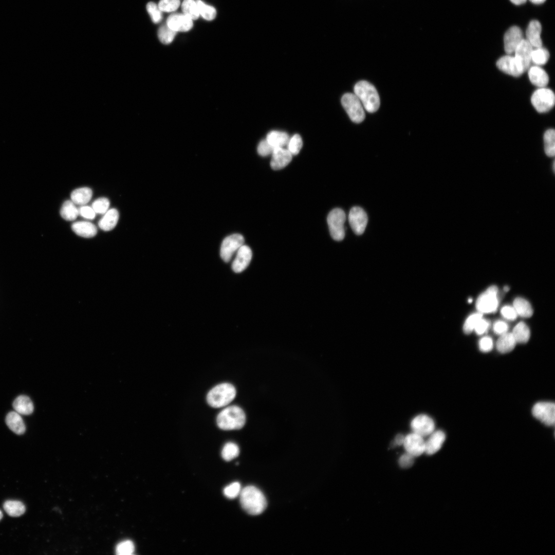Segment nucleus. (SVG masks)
Instances as JSON below:
<instances>
[{
  "instance_id": "nucleus-1",
  "label": "nucleus",
  "mask_w": 555,
  "mask_h": 555,
  "mask_svg": "<svg viewBox=\"0 0 555 555\" xmlns=\"http://www.w3.org/2000/svg\"><path fill=\"white\" fill-rule=\"evenodd\" d=\"M239 499L242 508L251 515L262 513L267 506L265 496L260 489L253 486H248L242 489Z\"/></svg>"
},
{
  "instance_id": "nucleus-2",
  "label": "nucleus",
  "mask_w": 555,
  "mask_h": 555,
  "mask_svg": "<svg viewBox=\"0 0 555 555\" xmlns=\"http://www.w3.org/2000/svg\"><path fill=\"white\" fill-rule=\"evenodd\" d=\"M246 415L239 406L232 405L223 410L217 415L216 422L223 430H239L246 423Z\"/></svg>"
},
{
  "instance_id": "nucleus-3",
  "label": "nucleus",
  "mask_w": 555,
  "mask_h": 555,
  "mask_svg": "<svg viewBox=\"0 0 555 555\" xmlns=\"http://www.w3.org/2000/svg\"><path fill=\"white\" fill-rule=\"evenodd\" d=\"M355 95L361 101L364 108L369 113H374L380 106V98L376 88L366 81H361L354 86Z\"/></svg>"
},
{
  "instance_id": "nucleus-4",
  "label": "nucleus",
  "mask_w": 555,
  "mask_h": 555,
  "mask_svg": "<svg viewBox=\"0 0 555 555\" xmlns=\"http://www.w3.org/2000/svg\"><path fill=\"white\" fill-rule=\"evenodd\" d=\"M236 389L231 384L223 383L216 385L208 393L207 401L212 407L218 408L229 404L235 397Z\"/></svg>"
},
{
  "instance_id": "nucleus-5",
  "label": "nucleus",
  "mask_w": 555,
  "mask_h": 555,
  "mask_svg": "<svg viewBox=\"0 0 555 555\" xmlns=\"http://www.w3.org/2000/svg\"><path fill=\"white\" fill-rule=\"evenodd\" d=\"M345 219V214L340 208L334 209L329 213L327 221L330 235L334 240L341 241L344 238Z\"/></svg>"
},
{
  "instance_id": "nucleus-6",
  "label": "nucleus",
  "mask_w": 555,
  "mask_h": 555,
  "mask_svg": "<svg viewBox=\"0 0 555 555\" xmlns=\"http://www.w3.org/2000/svg\"><path fill=\"white\" fill-rule=\"evenodd\" d=\"M342 105L349 117L355 123L362 122L365 117L364 107L358 98L354 94L346 93L341 99Z\"/></svg>"
},
{
  "instance_id": "nucleus-7",
  "label": "nucleus",
  "mask_w": 555,
  "mask_h": 555,
  "mask_svg": "<svg viewBox=\"0 0 555 555\" xmlns=\"http://www.w3.org/2000/svg\"><path fill=\"white\" fill-rule=\"evenodd\" d=\"M531 102L535 109L539 113H546L550 110L555 103V96L552 90L540 87L532 95Z\"/></svg>"
},
{
  "instance_id": "nucleus-8",
  "label": "nucleus",
  "mask_w": 555,
  "mask_h": 555,
  "mask_svg": "<svg viewBox=\"0 0 555 555\" xmlns=\"http://www.w3.org/2000/svg\"><path fill=\"white\" fill-rule=\"evenodd\" d=\"M497 286H490L486 291L482 293L477 298L476 307L479 312L490 313L496 310L498 306Z\"/></svg>"
},
{
  "instance_id": "nucleus-9",
  "label": "nucleus",
  "mask_w": 555,
  "mask_h": 555,
  "mask_svg": "<svg viewBox=\"0 0 555 555\" xmlns=\"http://www.w3.org/2000/svg\"><path fill=\"white\" fill-rule=\"evenodd\" d=\"M533 416L541 422L548 426L554 425L555 421V405L551 402H539L532 409Z\"/></svg>"
},
{
  "instance_id": "nucleus-10",
  "label": "nucleus",
  "mask_w": 555,
  "mask_h": 555,
  "mask_svg": "<svg viewBox=\"0 0 555 555\" xmlns=\"http://www.w3.org/2000/svg\"><path fill=\"white\" fill-rule=\"evenodd\" d=\"M244 243V238L240 234H233L226 237L223 241L220 255L225 262H229L233 254Z\"/></svg>"
},
{
  "instance_id": "nucleus-11",
  "label": "nucleus",
  "mask_w": 555,
  "mask_h": 555,
  "mask_svg": "<svg viewBox=\"0 0 555 555\" xmlns=\"http://www.w3.org/2000/svg\"><path fill=\"white\" fill-rule=\"evenodd\" d=\"M348 221L353 232L357 235H361L366 227L368 217L362 208L354 207L349 212Z\"/></svg>"
},
{
  "instance_id": "nucleus-12",
  "label": "nucleus",
  "mask_w": 555,
  "mask_h": 555,
  "mask_svg": "<svg viewBox=\"0 0 555 555\" xmlns=\"http://www.w3.org/2000/svg\"><path fill=\"white\" fill-rule=\"evenodd\" d=\"M435 427L433 419L425 414L415 416L411 422L413 432L423 437L431 434L435 430Z\"/></svg>"
},
{
  "instance_id": "nucleus-13",
  "label": "nucleus",
  "mask_w": 555,
  "mask_h": 555,
  "mask_svg": "<svg viewBox=\"0 0 555 555\" xmlns=\"http://www.w3.org/2000/svg\"><path fill=\"white\" fill-rule=\"evenodd\" d=\"M403 446L406 452L415 457L424 453L423 437L413 432L405 436Z\"/></svg>"
},
{
  "instance_id": "nucleus-14",
  "label": "nucleus",
  "mask_w": 555,
  "mask_h": 555,
  "mask_svg": "<svg viewBox=\"0 0 555 555\" xmlns=\"http://www.w3.org/2000/svg\"><path fill=\"white\" fill-rule=\"evenodd\" d=\"M496 66L503 72L513 77H519L524 72L515 57L510 54L499 58L496 62Z\"/></svg>"
},
{
  "instance_id": "nucleus-15",
  "label": "nucleus",
  "mask_w": 555,
  "mask_h": 555,
  "mask_svg": "<svg viewBox=\"0 0 555 555\" xmlns=\"http://www.w3.org/2000/svg\"><path fill=\"white\" fill-rule=\"evenodd\" d=\"M523 32L516 26L510 27L504 36V49L508 54L514 53L516 48L523 40Z\"/></svg>"
},
{
  "instance_id": "nucleus-16",
  "label": "nucleus",
  "mask_w": 555,
  "mask_h": 555,
  "mask_svg": "<svg viewBox=\"0 0 555 555\" xmlns=\"http://www.w3.org/2000/svg\"><path fill=\"white\" fill-rule=\"evenodd\" d=\"M533 47L526 40L523 39L514 51V57L521 65L524 72L530 66L531 54Z\"/></svg>"
},
{
  "instance_id": "nucleus-17",
  "label": "nucleus",
  "mask_w": 555,
  "mask_h": 555,
  "mask_svg": "<svg viewBox=\"0 0 555 555\" xmlns=\"http://www.w3.org/2000/svg\"><path fill=\"white\" fill-rule=\"evenodd\" d=\"M252 256L250 247L243 245L236 251V256L232 264V269L236 273L245 270L249 265Z\"/></svg>"
},
{
  "instance_id": "nucleus-18",
  "label": "nucleus",
  "mask_w": 555,
  "mask_h": 555,
  "mask_svg": "<svg viewBox=\"0 0 555 555\" xmlns=\"http://www.w3.org/2000/svg\"><path fill=\"white\" fill-rule=\"evenodd\" d=\"M193 20L183 13H173L167 18L166 24L172 30L185 32L193 27Z\"/></svg>"
},
{
  "instance_id": "nucleus-19",
  "label": "nucleus",
  "mask_w": 555,
  "mask_h": 555,
  "mask_svg": "<svg viewBox=\"0 0 555 555\" xmlns=\"http://www.w3.org/2000/svg\"><path fill=\"white\" fill-rule=\"evenodd\" d=\"M271 155L270 166L274 170L285 167L290 163L292 158V155L284 147L275 148Z\"/></svg>"
},
{
  "instance_id": "nucleus-20",
  "label": "nucleus",
  "mask_w": 555,
  "mask_h": 555,
  "mask_svg": "<svg viewBox=\"0 0 555 555\" xmlns=\"http://www.w3.org/2000/svg\"><path fill=\"white\" fill-rule=\"evenodd\" d=\"M425 441L424 453L433 455L441 448L446 439V434L441 430L434 431Z\"/></svg>"
},
{
  "instance_id": "nucleus-21",
  "label": "nucleus",
  "mask_w": 555,
  "mask_h": 555,
  "mask_svg": "<svg viewBox=\"0 0 555 555\" xmlns=\"http://www.w3.org/2000/svg\"><path fill=\"white\" fill-rule=\"evenodd\" d=\"M541 30V25L538 21L532 20L530 22L526 32V40L533 47L539 48L542 47Z\"/></svg>"
},
{
  "instance_id": "nucleus-22",
  "label": "nucleus",
  "mask_w": 555,
  "mask_h": 555,
  "mask_svg": "<svg viewBox=\"0 0 555 555\" xmlns=\"http://www.w3.org/2000/svg\"><path fill=\"white\" fill-rule=\"evenodd\" d=\"M528 77L532 84L540 87H545L549 81L547 72L539 66L535 65L528 68Z\"/></svg>"
},
{
  "instance_id": "nucleus-23",
  "label": "nucleus",
  "mask_w": 555,
  "mask_h": 555,
  "mask_svg": "<svg viewBox=\"0 0 555 555\" xmlns=\"http://www.w3.org/2000/svg\"><path fill=\"white\" fill-rule=\"evenodd\" d=\"M6 423L8 428L16 434L21 435L25 432L24 422L21 415L15 411L10 412L7 414Z\"/></svg>"
},
{
  "instance_id": "nucleus-24",
  "label": "nucleus",
  "mask_w": 555,
  "mask_h": 555,
  "mask_svg": "<svg viewBox=\"0 0 555 555\" xmlns=\"http://www.w3.org/2000/svg\"><path fill=\"white\" fill-rule=\"evenodd\" d=\"M71 228L78 235L85 238L94 237L97 232L95 225L88 221H77L72 224Z\"/></svg>"
},
{
  "instance_id": "nucleus-25",
  "label": "nucleus",
  "mask_w": 555,
  "mask_h": 555,
  "mask_svg": "<svg viewBox=\"0 0 555 555\" xmlns=\"http://www.w3.org/2000/svg\"><path fill=\"white\" fill-rule=\"evenodd\" d=\"M119 212L116 209L107 210L103 217L99 220L98 225L104 231H110L116 226L119 219Z\"/></svg>"
},
{
  "instance_id": "nucleus-26",
  "label": "nucleus",
  "mask_w": 555,
  "mask_h": 555,
  "mask_svg": "<svg viewBox=\"0 0 555 555\" xmlns=\"http://www.w3.org/2000/svg\"><path fill=\"white\" fill-rule=\"evenodd\" d=\"M13 407L15 412L24 415L31 414L34 409L32 401L25 395L18 396L13 401Z\"/></svg>"
},
{
  "instance_id": "nucleus-27",
  "label": "nucleus",
  "mask_w": 555,
  "mask_h": 555,
  "mask_svg": "<svg viewBox=\"0 0 555 555\" xmlns=\"http://www.w3.org/2000/svg\"><path fill=\"white\" fill-rule=\"evenodd\" d=\"M516 341L511 332L501 335L496 343L497 350L501 353L505 354L512 351L516 345Z\"/></svg>"
},
{
  "instance_id": "nucleus-28",
  "label": "nucleus",
  "mask_w": 555,
  "mask_h": 555,
  "mask_svg": "<svg viewBox=\"0 0 555 555\" xmlns=\"http://www.w3.org/2000/svg\"><path fill=\"white\" fill-rule=\"evenodd\" d=\"M289 137L284 132L272 131L267 135L266 140L274 148L284 147L287 145Z\"/></svg>"
},
{
  "instance_id": "nucleus-29",
  "label": "nucleus",
  "mask_w": 555,
  "mask_h": 555,
  "mask_svg": "<svg viewBox=\"0 0 555 555\" xmlns=\"http://www.w3.org/2000/svg\"><path fill=\"white\" fill-rule=\"evenodd\" d=\"M92 194V190L87 187H83L73 190L70 195L72 202L77 205H84L90 200Z\"/></svg>"
},
{
  "instance_id": "nucleus-30",
  "label": "nucleus",
  "mask_w": 555,
  "mask_h": 555,
  "mask_svg": "<svg viewBox=\"0 0 555 555\" xmlns=\"http://www.w3.org/2000/svg\"><path fill=\"white\" fill-rule=\"evenodd\" d=\"M3 508L5 512L12 517H18L23 515L26 510L22 502L14 500L6 501L4 503Z\"/></svg>"
},
{
  "instance_id": "nucleus-31",
  "label": "nucleus",
  "mask_w": 555,
  "mask_h": 555,
  "mask_svg": "<svg viewBox=\"0 0 555 555\" xmlns=\"http://www.w3.org/2000/svg\"><path fill=\"white\" fill-rule=\"evenodd\" d=\"M516 342L526 343L530 338V332L527 325L523 322L519 323L511 332Z\"/></svg>"
},
{
  "instance_id": "nucleus-32",
  "label": "nucleus",
  "mask_w": 555,
  "mask_h": 555,
  "mask_svg": "<svg viewBox=\"0 0 555 555\" xmlns=\"http://www.w3.org/2000/svg\"><path fill=\"white\" fill-rule=\"evenodd\" d=\"M513 308L517 314L524 318H530L533 314L532 308L528 301L517 298L513 301Z\"/></svg>"
},
{
  "instance_id": "nucleus-33",
  "label": "nucleus",
  "mask_w": 555,
  "mask_h": 555,
  "mask_svg": "<svg viewBox=\"0 0 555 555\" xmlns=\"http://www.w3.org/2000/svg\"><path fill=\"white\" fill-rule=\"evenodd\" d=\"M60 214L64 219L72 221L76 219L79 214V209L72 200H66L61 208Z\"/></svg>"
},
{
  "instance_id": "nucleus-34",
  "label": "nucleus",
  "mask_w": 555,
  "mask_h": 555,
  "mask_svg": "<svg viewBox=\"0 0 555 555\" xmlns=\"http://www.w3.org/2000/svg\"><path fill=\"white\" fill-rule=\"evenodd\" d=\"M544 151L549 157H553L555 153V132L553 129L547 130L544 135Z\"/></svg>"
},
{
  "instance_id": "nucleus-35",
  "label": "nucleus",
  "mask_w": 555,
  "mask_h": 555,
  "mask_svg": "<svg viewBox=\"0 0 555 555\" xmlns=\"http://www.w3.org/2000/svg\"><path fill=\"white\" fill-rule=\"evenodd\" d=\"M183 13L192 20H197L199 13L196 1L194 0H183L181 4Z\"/></svg>"
},
{
  "instance_id": "nucleus-36",
  "label": "nucleus",
  "mask_w": 555,
  "mask_h": 555,
  "mask_svg": "<svg viewBox=\"0 0 555 555\" xmlns=\"http://www.w3.org/2000/svg\"><path fill=\"white\" fill-rule=\"evenodd\" d=\"M549 58V53L547 50L542 47L533 49L531 54V62L537 66L546 64Z\"/></svg>"
},
{
  "instance_id": "nucleus-37",
  "label": "nucleus",
  "mask_w": 555,
  "mask_h": 555,
  "mask_svg": "<svg viewBox=\"0 0 555 555\" xmlns=\"http://www.w3.org/2000/svg\"><path fill=\"white\" fill-rule=\"evenodd\" d=\"M177 32L171 29L167 24L162 25L158 30V36L160 41L163 44L171 43Z\"/></svg>"
},
{
  "instance_id": "nucleus-38",
  "label": "nucleus",
  "mask_w": 555,
  "mask_h": 555,
  "mask_svg": "<svg viewBox=\"0 0 555 555\" xmlns=\"http://www.w3.org/2000/svg\"><path fill=\"white\" fill-rule=\"evenodd\" d=\"M239 453L238 446L231 442L226 443L221 451V456L226 461H230L236 457Z\"/></svg>"
},
{
  "instance_id": "nucleus-39",
  "label": "nucleus",
  "mask_w": 555,
  "mask_h": 555,
  "mask_svg": "<svg viewBox=\"0 0 555 555\" xmlns=\"http://www.w3.org/2000/svg\"><path fill=\"white\" fill-rule=\"evenodd\" d=\"M199 14L205 19L211 21L213 20L216 15L215 9L211 6L207 5L201 0L196 1Z\"/></svg>"
},
{
  "instance_id": "nucleus-40",
  "label": "nucleus",
  "mask_w": 555,
  "mask_h": 555,
  "mask_svg": "<svg viewBox=\"0 0 555 555\" xmlns=\"http://www.w3.org/2000/svg\"><path fill=\"white\" fill-rule=\"evenodd\" d=\"M303 145L302 139L298 134H295L289 139L287 150L292 155H297L300 151Z\"/></svg>"
},
{
  "instance_id": "nucleus-41",
  "label": "nucleus",
  "mask_w": 555,
  "mask_h": 555,
  "mask_svg": "<svg viewBox=\"0 0 555 555\" xmlns=\"http://www.w3.org/2000/svg\"><path fill=\"white\" fill-rule=\"evenodd\" d=\"M482 313L480 312L475 313L470 316L464 324V332L466 334H470L474 329L478 321L482 318Z\"/></svg>"
},
{
  "instance_id": "nucleus-42",
  "label": "nucleus",
  "mask_w": 555,
  "mask_h": 555,
  "mask_svg": "<svg viewBox=\"0 0 555 555\" xmlns=\"http://www.w3.org/2000/svg\"><path fill=\"white\" fill-rule=\"evenodd\" d=\"M180 4V0H160L158 6L161 12H170L175 11Z\"/></svg>"
},
{
  "instance_id": "nucleus-43",
  "label": "nucleus",
  "mask_w": 555,
  "mask_h": 555,
  "mask_svg": "<svg viewBox=\"0 0 555 555\" xmlns=\"http://www.w3.org/2000/svg\"><path fill=\"white\" fill-rule=\"evenodd\" d=\"M109 206V200L105 197H101L95 200L92 203V208L96 213H105Z\"/></svg>"
},
{
  "instance_id": "nucleus-44",
  "label": "nucleus",
  "mask_w": 555,
  "mask_h": 555,
  "mask_svg": "<svg viewBox=\"0 0 555 555\" xmlns=\"http://www.w3.org/2000/svg\"><path fill=\"white\" fill-rule=\"evenodd\" d=\"M241 490L240 484L236 482L226 486L224 489L223 492L226 497L232 499L239 495Z\"/></svg>"
},
{
  "instance_id": "nucleus-45",
  "label": "nucleus",
  "mask_w": 555,
  "mask_h": 555,
  "mask_svg": "<svg viewBox=\"0 0 555 555\" xmlns=\"http://www.w3.org/2000/svg\"><path fill=\"white\" fill-rule=\"evenodd\" d=\"M146 10L150 14L152 21L154 23H158L162 19L161 11L158 6L154 2H150L146 5Z\"/></svg>"
},
{
  "instance_id": "nucleus-46",
  "label": "nucleus",
  "mask_w": 555,
  "mask_h": 555,
  "mask_svg": "<svg viewBox=\"0 0 555 555\" xmlns=\"http://www.w3.org/2000/svg\"><path fill=\"white\" fill-rule=\"evenodd\" d=\"M116 551L118 554H131L134 551V545L131 541L126 540L118 544Z\"/></svg>"
},
{
  "instance_id": "nucleus-47",
  "label": "nucleus",
  "mask_w": 555,
  "mask_h": 555,
  "mask_svg": "<svg viewBox=\"0 0 555 555\" xmlns=\"http://www.w3.org/2000/svg\"><path fill=\"white\" fill-rule=\"evenodd\" d=\"M274 149L266 139L262 140L257 148L258 154L262 156H266L272 154Z\"/></svg>"
},
{
  "instance_id": "nucleus-48",
  "label": "nucleus",
  "mask_w": 555,
  "mask_h": 555,
  "mask_svg": "<svg viewBox=\"0 0 555 555\" xmlns=\"http://www.w3.org/2000/svg\"><path fill=\"white\" fill-rule=\"evenodd\" d=\"M478 346L480 350L484 353L491 351L493 347V342L490 337H484L480 339L478 342Z\"/></svg>"
},
{
  "instance_id": "nucleus-49",
  "label": "nucleus",
  "mask_w": 555,
  "mask_h": 555,
  "mask_svg": "<svg viewBox=\"0 0 555 555\" xmlns=\"http://www.w3.org/2000/svg\"><path fill=\"white\" fill-rule=\"evenodd\" d=\"M415 457L406 452L402 454L399 459L400 466L404 469L410 468L414 462Z\"/></svg>"
},
{
  "instance_id": "nucleus-50",
  "label": "nucleus",
  "mask_w": 555,
  "mask_h": 555,
  "mask_svg": "<svg viewBox=\"0 0 555 555\" xmlns=\"http://www.w3.org/2000/svg\"><path fill=\"white\" fill-rule=\"evenodd\" d=\"M501 312L505 318L510 320H515L517 315L514 308L509 306H504Z\"/></svg>"
},
{
  "instance_id": "nucleus-51",
  "label": "nucleus",
  "mask_w": 555,
  "mask_h": 555,
  "mask_svg": "<svg viewBox=\"0 0 555 555\" xmlns=\"http://www.w3.org/2000/svg\"><path fill=\"white\" fill-rule=\"evenodd\" d=\"M79 214L82 217L92 219L96 216V213L93 209L88 206H82L79 209Z\"/></svg>"
},
{
  "instance_id": "nucleus-52",
  "label": "nucleus",
  "mask_w": 555,
  "mask_h": 555,
  "mask_svg": "<svg viewBox=\"0 0 555 555\" xmlns=\"http://www.w3.org/2000/svg\"><path fill=\"white\" fill-rule=\"evenodd\" d=\"M489 325L487 321L482 318L477 323L474 329L477 335H480L487 331Z\"/></svg>"
},
{
  "instance_id": "nucleus-53",
  "label": "nucleus",
  "mask_w": 555,
  "mask_h": 555,
  "mask_svg": "<svg viewBox=\"0 0 555 555\" xmlns=\"http://www.w3.org/2000/svg\"><path fill=\"white\" fill-rule=\"evenodd\" d=\"M508 326L504 321H496L493 325V330L496 334L501 335L507 332Z\"/></svg>"
},
{
  "instance_id": "nucleus-54",
  "label": "nucleus",
  "mask_w": 555,
  "mask_h": 555,
  "mask_svg": "<svg viewBox=\"0 0 555 555\" xmlns=\"http://www.w3.org/2000/svg\"><path fill=\"white\" fill-rule=\"evenodd\" d=\"M404 437L402 434H399L396 436L394 439L393 444L395 446H401L403 445Z\"/></svg>"
},
{
  "instance_id": "nucleus-55",
  "label": "nucleus",
  "mask_w": 555,
  "mask_h": 555,
  "mask_svg": "<svg viewBox=\"0 0 555 555\" xmlns=\"http://www.w3.org/2000/svg\"><path fill=\"white\" fill-rule=\"evenodd\" d=\"M513 4L519 5L524 4L527 0H510Z\"/></svg>"
},
{
  "instance_id": "nucleus-56",
  "label": "nucleus",
  "mask_w": 555,
  "mask_h": 555,
  "mask_svg": "<svg viewBox=\"0 0 555 555\" xmlns=\"http://www.w3.org/2000/svg\"><path fill=\"white\" fill-rule=\"evenodd\" d=\"M546 0H530L532 3L535 4H541L543 3Z\"/></svg>"
},
{
  "instance_id": "nucleus-57",
  "label": "nucleus",
  "mask_w": 555,
  "mask_h": 555,
  "mask_svg": "<svg viewBox=\"0 0 555 555\" xmlns=\"http://www.w3.org/2000/svg\"><path fill=\"white\" fill-rule=\"evenodd\" d=\"M504 290L505 291H508L509 290V288L508 286H505L504 288Z\"/></svg>"
},
{
  "instance_id": "nucleus-58",
  "label": "nucleus",
  "mask_w": 555,
  "mask_h": 555,
  "mask_svg": "<svg viewBox=\"0 0 555 555\" xmlns=\"http://www.w3.org/2000/svg\"><path fill=\"white\" fill-rule=\"evenodd\" d=\"M2 517H3V513H2V511L0 510V520L2 519Z\"/></svg>"
},
{
  "instance_id": "nucleus-59",
  "label": "nucleus",
  "mask_w": 555,
  "mask_h": 555,
  "mask_svg": "<svg viewBox=\"0 0 555 555\" xmlns=\"http://www.w3.org/2000/svg\"><path fill=\"white\" fill-rule=\"evenodd\" d=\"M472 299H469L468 300V302H469V303H471V302H472Z\"/></svg>"
}]
</instances>
